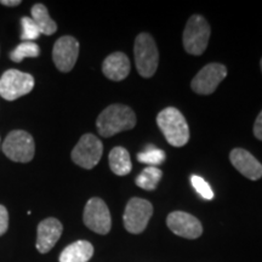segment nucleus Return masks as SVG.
<instances>
[{
  "label": "nucleus",
  "mask_w": 262,
  "mask_h": 262,
  "mask_svg": "<svg viewBox=\"0 0 262 262\" xmlns=\"http://www.w3.org/2000/svg\"><path fill=\"white\" fill-rule=\"evenodd\" d=\"M136 125V116L130 107L124 104H111L103 110L96 120L98 133L103 137H111Z\"/></svg>",
  "instance_id": "obj_1"
},
{
  "label": "nucleus",
  "mask_w": 262,
  "mask_h": 262,
  "mask_svg": "<svg viewBox=\"0 0 262 262\" xmlns=\"http://www.w3.org/2000/svg\"><path fill=\"white\" fill-rule=\"evenodd\" d=\"M157 124L170 145L182 147L189 140V127L187 120L178 108L168 107L157 117Z\"/></svg>",
  "instance_id": "obj_2"
},
{
  "label": "nucleus",
  "mask_w": 262,
  "mask_h": 262,
  "mask_svg": "<svg viewBox=\"0 0 262 262\" xmlns=\"http://www.w3.org/2000/svg\"><path fill=\"white\" fill-rule=\"evenodd\" d=\"M134 56L141 77L150 78L155 75L158 68L159 54L155 39L148 33H141L136 37Z\"/></svg>",
  "instance_id": "obj_3"
},
{
  "label": "nucleus",
  "mask_w": 262,
  "mask_h": 262,
  "mask_svg": "<svg viewBox=\"0 0 262 262\" xmlns=\"http://www.w3.org/2000/svg\"><path fill=\"white\" fill-rule=\"evenodd\" d=\"M210 26L201 15H193L183 31V48L188 54L199 56L208 48Z\"/></svg>",
  "instance_id": "obj_4"
},
{
  "label": "nucleus",
  "mask_w": 262,
  "mask_h": 262,
  "mask_svg": "<svg viewBox=\"0 0 262 262\" xmlns=\"http://www.w3.org/2000/svg\"><path fill=\"white\" fill-rule=\"evenodd\" d=\"M3 152L12 162L29 163L34 157V140L27 131L14 130L3 142Z\"/></svg>",
  "instance_id": "obj_5"
},
{
  "label": "nucleus",
  "mask_w": 262,
  "mask_h": 262,
  "mask_svg": "<svg viewBox=\"0 0 262 262\" xmlns=\"http://www.w3.org/2000/svg\"><path fill=\"white\" fill-rule=\"evenodd\" d=\"M34 88V78L29 73L9 70L0 78V96L6 101H15L31 93Z\"/></svg>",
  "instance_id": "obj_6"
},
{
  "label": "nucleus",
  "mask_w": 262,
  "mask_h": 262,
  "mask_svg": "<svg viewBox=\"0 0 262 262\" xmlns=\"http://www.w3.org/2000/svg\"><path fill=\"white\" fill-rule=\"evenodd\" d=\"M153 214V205L142 198H133L126 204L123 221L129 233L139 234L145 231Z\"/></svg>",
  "instance_id": "obj_7"
},
{
  "label": "nucleus",
  "mask_w": 262,
  "mask_h": 262,
  "mask_svg": "<svg viewBox=\"0 0 262 262\" xmlns=\"http://www.w3.org/2000/svg\"><path fill=\"white\" fill-rule=\"evenodd\" d=\"M103 145L93 134H85L72 150V160L84 169H93L101 160Z\"/></svg>",
  "instance_id": "obj_8"
},
{
  "label": "nucleus",
  "mask_w": 262,
  "mask_h": 262,
  "mask_svg": "<svg viewBox=\"0 0 262 262\" xmlns=\"http://www.w3.org/2000/svg\"><path fill=\"white\" fill-rule=\"evenodd\" d=\"M83 220L88 228L98 234H107L112 227L110 209L106 203L100 198H91L86 203Z\"/></svg>",
  "instance_id": "obj_9"
},
{
  "label": "nucleus",
  "mask_w": 262,
  "mask_h": 262,
  "mask_svg": "<svg viewBox=\"0 0 262 262\" xmlns=\"http://www.w3.org/2000/svg\"><path fill=\"white\" fill-rule=\"evenodd\" d=\"M227 77V68L221 63L206 64L193 78L191 88L199 95H211Z\"/></svg>",
  "instance_id": "obj_10"
},
{
  "label": "nucleus",
  "mask_w": 262,
  "mask_h": 262,
  "mask_svg": "<svg viewBox=\"0 0 262 262\" xmlns=\"http://www.w3.org/2000/svg\"><path fill=\"white\" fill-rule=\"evenodd\" d=\"M78 55H79V42L71 35L61 37L55 42L52 58L58 71L67 73L73 70L78 60Z\"/></svg>",
  "instance_id": "obj_11"
},
{
  "label": "nucleus",
  "mask_w": 262,
  "mask_h": 262,
  "mask_svg": "<svg viewBox=\"0 0 262 262\" xmlns=\"http://www.w3.org/2000/svg\"><path fill=\"white\" fill-rule=\"evenodd\" d=\"M166 225L172 233L182 238L196 239L203 233L201 221L185 211H172L166 219Z\"/></svg>",
  "instance_id": "obj_12"
},
{
  "label": "nucleus",
  "mask_w": 262,
  "mask_h": 262,
  "mask_svg": "<svg viewBox=\"0 0 262 262\" xmlns=\"http://www.w3.org/2000/svg\"><path fill=\"white\" fill-rule=\"evenodd\" d=\"M63 232V226L57 219L48 217L38 225L37 228V250L47 254L55 247Z\"/></svg>",
  "instance_id": "obj_13"
},
{
  "label": "nucleus",
  "mask_w": 262,
  "mask_h": 262,
  "mask_svg": "<svg viewBox=\"0 0 262 262\" xmlns=\"http://www.w3.org/2000/svg\"><path fill=\"white\" fill-rule=\"evenodd\" d=\"M229 160L242 175L251 181H256L262 178V164L249 150L243 148L232 149L229 153Z\"/></svg>",
  "instance_id": "obj_14"
},
{
  "label": "nucleus",
  "mask_w": 262,
  "mask_h": 262,
  "mask_svg": "<svg viewBox=\"0 0 262 262\" xmlns=\"http://www.w3.org/2000/svg\"><path fill=\"white\" fill-rule=\"evenodd\" d=\"M102 72L108 79L113 81L124 80L130 73L129 58L123 52H113L103 61Z\"/></svg>",
  "instance_id": "obj_15"
},
{
  "label": "nucleus",
  "mask_w": 262,
  "mask_h": 262,
  "mask_svg": "<svg viewBox=\"0 0 262 262\" xmlns=\"http://www.w3.org/2000/svg\"><path fill=\"white\" fill-rule=\"evenodd\" d=\"M94 255V247L88 241H77L63 249L60 262H89Z\"/></svg>",
  "instance_id": "obj_16"
},
{
  "label": "nucleus",
  "mask_w": 262,
  "mask_h": 262,
  "mask_svg": "<svg viewBox=\"0 0 262 262\" xmlns=\"http://www.w3.org/2000/svg\"><path fill=\"white\" fill-rule=\"evenodd\" d=\"M110 168L118 176H125L131 171V159L129 152L124 147H114L108 156Z\"/></svg>",
  "instance_id": "obj_17"
},
{
  "label": "nucleus",
  "mask_w": 262,
  "mask_h": 262,
  "mask_svg": "<svg viewBox=\"0 0 262 262\" xmlns=\"http://www.w3.org/2000/svg\"><path fill=\"white\" fill-rule=\"evenodd\" d=\"M32 19L38 26L39 31L41 34L45 35H52L57 31V25L49 15L48 9L42 4H35L33 5L31 10Z\"/></svg>",
  "instance_id": "obj_18"
},
{
  "label": "nucleus",
  "mask_w": 262,
  "mask_h": 262,
  "mask_svg": "<svg viewBox=\"0 0 262 262\" xmlns=\"http://www.w3.org/2000/svg\"><path fill=\"white\" fill-rule=\"evenodd\" d=\"M163 172L162 170L157 166H147L142 170V172L137 176L136 185L140 188L146 189V191H153L157 188L160 180H162Z\"/></svg>",
  "instance_id": "obj_19"
},
{
  "label": "nucleus",
  "mask_w": 262,
  "mask_h": 262,
  "mask_svg": "<svg viewBox=\"0 0 262 262\" xmlns=\"http://www.w3.org/2000/svg\"><path fill=\"white\" fill-rule=\"evenodd\" d=\"M40 55V48L34 41H22L14 50L10 52V60L22 62L26 57H38Z\"/></svg>",
  "instance_id": "obj_20"
},
{
  "label": "nucleus",
  "mask_w": 262,
  "mask_h": 262,
  "mask_svg": "<svg viewBox=\"0 0 262 262\" xmlns=\"http://www.w3.org/2000/svg\"><path fill=\"white\" fill-rule=\"evenodd\" d=\"M165 152L153 146H148L147 148L137 155V160L140 163L147 164L148 166H157L165 160Z\"/></svg>",
  "instance_id": "obj_21"
},
{
  "label": "nucleus",
  "mask_w": 262,
  "mask_h": 262,
  "mask_svg": "<svg viewBox=\"0 0 262 262\" xmlns=\"http://www.w3.org/2000/svg\"><path fill=\"white\" fill-rule=\"evenodd\" d=\"M21 26H22L21 39L24 41H33L40 37L41 33L39 31L38 26L35 25V22L32 19V17H22Z\"/></svg>",
  "instance_id": "obj_22"
},
{
  "label": "nucleus",
  "mask_w": 262,
  "mask_h": 262,
  "mask_svg": "<svg viewBox=\"0 0 262 262\" xmlns=\"http://www.w3.org/2000/svg\"><path fill=\"white\" fill-rule=\"evenodd\" d=\"M191 183L193 188L195 189V192L198 193L203 199H205V201H211V199L214 198V192H212L210 185H209L204 179L201 178V176L192 175Z\"/></svg>",
  "instance_id": "obj_23"
},
{
  "label": "nucleus",
  "mask_w": 262,
  "mask_h": 262,
  "mask_svg": "<svg viewBox=\"0 0 262 262\" xmlns=\"http://www.w3.org/2000/svg\"><path fill=\"white\" fill-rule=\"evenodd\" d=\"M9 228V212L4 205H0V237L6 233Z\"/></svg>",
  "instance_id": "obj_24"
},
{
  "label": "nucleus",
  "mask_w": 262,
  "mask_h": 262,
  "mask_svg": "<svg viewBox=\"0 0 262 262\" xmlns=\"http://www.w3.org/2000/svg\"><path fill=\"white\" fill-rule=\"evenodd\" d=\"M254 135L257 140L262 141V111L258 114L254 124Z\"/></svg>",
  "instance_id": "obj_25"
},
{
  "label": "nucleus",
  "mask_w": 262,
  "mask_h": 262,
  "mask_svg": "<svg viewBox=\"0 0 262 262\" xmlns=\"http://www.w3.org/2000/svg\"><path fill=\"white\" fill-rule=\"evenodd\" d=\"M0 4L5 6H17L21 4V2H19V0H2Z\"/></svg>",
  "instance_id": "obj_26"
},
{
  "label": "nucleus",
  "mask_w": 262,
  "mask_h": 262,
  "mask_svg": "<svg viewBox=\"0 0 262 262\" xmlns=\"http://www.w3.org/2000/svg\"><path fill=\"white\" fill-rule=\"evenodd\" d=\"M260 66H261V71H262V58H261V62H260Z\"/></svg>",
  "instance_id": "obj_27"
}]
</instances>
